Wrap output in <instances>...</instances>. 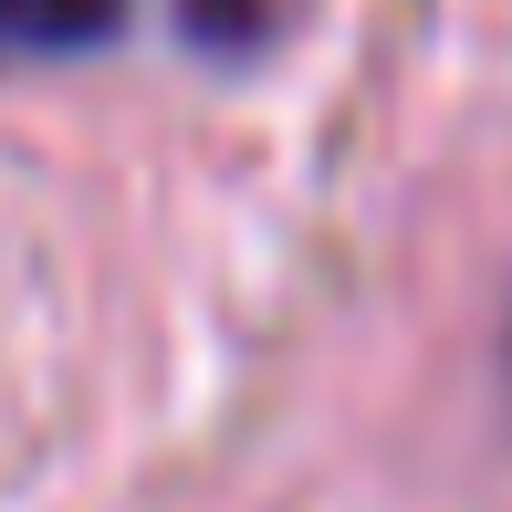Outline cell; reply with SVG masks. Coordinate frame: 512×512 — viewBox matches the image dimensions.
<instances>
[{"label": "cell", "instance_id": "3957f363", "mask_svg": "<svg viewBox=\"0 0 512 512\" xmlns=\"http://www.w3.org/2000/svg\"><path fill=\"white\" fill-rule=\"evenodd\" d=\"M502 377H512V314H502Z\"/></svg>", "mask_w": 512, "mask_h": 512}, {"label": "cell", "instance_id": "7a4b0ae2", "mask_svg": "<svg viewBox=\"0 0 512 512\" xmlns=\"http://www.w3.org/2000/svg\"><path fill=\"white\" fill-rule=\"evenodd\" d=\"M189 32H209V42H251V32H262V0H189Z\"/></svg>", "mask_w": 512, "mask_h": 512}, {"label": "cell", "instance_id": "6da1fadb", "mask_svg": "<svg viewBox=\"0 0 512 512\" xmlns=\"http://www.w3.org/2000/svg\"><path fill=\"white\" fill-rule=\"evenodd\" d=\"M126 21V0H0V63H32V53H84Z\"/></svg>", "mask_w": 512, "mask_h": 512}]
</instances>
